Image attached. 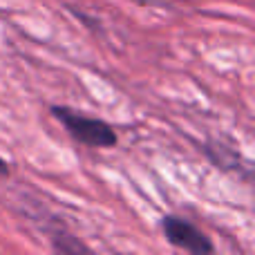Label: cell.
Wrapping results in <instances>:
<instances>
[{"label": "cell", "instance_id": "cell-3", "mask_svg": "<svg viewBox=\"0 0 255 255\" xmlns=\"http://www.w3.org/2000/svg\"><path fill=\"white\" fill-rule=\"evenodd\" d=\"M132 2L143 4V7H148V4H157V7H163V2H166V0H132Z\"/></svg>", "mask_w": 255, "mask_h": 255}, {"label": "cell", "instance_id": "cell-1", "mask_svg": "<svg viewBox=\"0 0 255 255\" xmlns=\"http://www.w3.org/2000/svg\"><path fill=\"white\" fill-rule=\"evenodd\" d=\"M52 117L58 121L65 132L81 145L88 148H115L119 143L117 130L108 121L97 119V117L81 115L79 110L67 106H52Z\"/></svg>", "mask_w": 255, "mask_h": 255}, {"label": "cell", "instance_id": "cell-2", "mask_svg": "<svg viewBox=\"0 0 255 255\" xmlns=\"http://www.w3.org/2000/svg\"><path fill=\"white\" fill-rule=\"evenodd\" d=\"M159 229H161L166 242L175 249H181V251L193 253V255L215 253V244L211 242V238L199 226H195L193 222L186 220V217L163 215L159 220Z\"/></svg>", "mask_w": 255, "mask_h": 255}, {"label": "cell", "instance_id": "cell-4", "mask_svg": "<svg viewBox=\"0 0 255 255\" xmlns=\"http://www.w3.org/2000/svg\"><path fill=\"white\" fill-rule=\"evenodd\" d=\"M7 175H9V166H7V161L0 157V177H7Z\"/></svg>", "mask_w": 255, "mask_h": 255}]
</instances>
